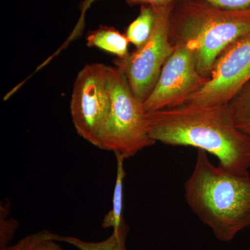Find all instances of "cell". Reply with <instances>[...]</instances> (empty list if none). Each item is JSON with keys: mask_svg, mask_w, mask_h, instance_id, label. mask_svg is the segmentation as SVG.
I'll return each mask as SVG.
<instances>
[{"mask_svg": "<svg viewBox=\"0 0 250 250\" xmlns=\"http://www.w3.org/2000/svg\"><path fill=\"white\" fill-rule=\"evenodd\" d=\"M148 115L155 142L197 148L217 157L230 172L249 174L250 137L236 127L229 104L187 103Z\"/></svg>", "mask_w": 250, "mask_h": 250, "instance_id": "obj_1", "label": "cell"}, {"mask_svg": "<svg viewBox=\"0 0 250 250\" xmlns=\"http://www.w3.org/2000/svg\"><path fill=\"white\" fill-rule=\"evenodd\" d=\"M185 199L193 213L219 241H232L250 227V177L210 162L197 150L191 175L184 184Z\"/></svg>", "mask_w": 250, "mask_h": 250, "instance_id": "obj_2", "label": "cell"}, {"mask_svg": "<svg viewBox=\"0 0 250 250\" xmlns=\"http://www.w3.org/2000/svg\"><path fill=\"white\" fill-rule=\"evenodd\" d=\"M249 34L250 8L225 9L202 0H178L170 14L171 42L188 46L197 70L206 78H210L222 52Z\"/></svg>", "mask_w": 250, "mask_h": 250, "instance_id": "obj_3", "label": "cell"}, {"mask_svg": "<svg viewBox=\"0 0 250 250\" xmlns=\"http://www.w3.org/2000/svg\"><path fill=\"white\" fill-rule=\"evenodd\" d=\"M108 88L111 109L98 147L127 159L156 143L149 134V115L118 67L108 66Z\"/></svg>", "mask_w": 250, "mask_h": 250, "instance_id": "obj_4", "label": "cell"}, {"mask_svg": "<svg viewBox=\"0 0 250 250\" xmlns=\"http://www.w3.org/2000/svg\"><path fill=\"white\" fill-rule=\"evenodd\" d=\"M174 4L152 6L155 24L147 42L125 58L113 61L115 66L126 75L132 91L143 103L152 93L163 67L174 51L170 37V17Z\"/></svg>", "mask_w": 250, "mask_h": 250, "instance_id": "obj_5", "label": "cell"}, {"mask_svg": "<svg viewBox=\"0 0 250 250\" xmlns=\"http://www.w3.org/2000/svg\"><path fill=\"white\" fill-rule=\"evenodd\" d=\"M108 65L87 64L77 74L70 101V113L77 134L98 147L111 109Z\"/></svg>", "mask_w": 250, "mask_h": 250, "instance_id": "obj_6", "label": "cell"}, {"mask_svg": "<svg viewBox=\"0 0 250 250\" xmlns=\"http://www.w3.org/2000/svg\"><path fill=\"white\" fill-rule=\"evenodd\" d=\"M172 45V55L163 67L152 93L144 102L147 113L185 104L209 80L197 70L195 56L188 46L182 43Z\"/></svg>", "mask_w": 250, "mask_h": 250, "instance_id": "obj_7", "label": "cell"}, {"mask_svg": "<svg viewBox=\"0 0 250 250\" xmlns=\"http://www.w3.org/2000/svg\"><path fill=\"white\" fill-rule=\"evenodd\" d=\"M250 81V34L228 46L219 56L209 80L187 103L228 104Z\"/></svg>", "mask_w": 250, "mask_h": 250, "instance_id": "obj_8", "label": "cell"}, {"mask_svg": "<svg viewBox=\"0 0 250 250\" xmlns=\"http://www.w3.org/2000/svg\"><path fill=\"white\" fill-rule=\"evenodd\" d=\"M87 45L97 47L123 59L129 54V41L125 34H121L113 27L101 26L90 31L86 36Z\"/></svg>", "mask_w": 250, "mask_h": 250, "instance_id": "obj_9", "label": "cell"}, {"mask_svg": "<svg viewBox=\"0 0 250 250\" xmlns=\"http://www.w3.org/2000/svg\"><path fill=\"white\" fill-rule=\"evenodd\" d=\"M129 230V227L124 220L118 228L113 229L109 237L103 241H84L75 237L60 235L59 242L68 243L79 250H127L126 241Z\"/></svg>", "mask_w": 250, "mask_h": 250, "instance_id": "obj_10", "label": "cell"}, {"mask_svg": "<svg viewBox=\"0 0 250 250\" xmlns=\"http://www.w3.org/2000/svg\"><path fill=\"white\" fill-rule=\"evenodd\" d=\"M116 159V178L113 189L111 209L104 217L102 227L104 229L118 228L123 223V184L126 172L124 167L125 158L120 154H115Z\"/></svg>", "mask_w": 250, "mask_h": 250, "instance_id": "obj_11", "label": "cell"}, {"mask_svg": "<svg viewBox=\"0 0 250 250\" xmlns=\"http://www.w3.org/2000/svg\"><path fill=\"white\" fill-rule=\"evenodd\" d=\"M155 21L154 8L150 5H141L139 16L128 26L125 33L136 49L142 47L152 35Z\"/></svg>", "mask_w": 250, "mask_h": 250, "instance_id": "obj_12", "label": "cell"}, {"mask_svg": "<svg viewBox=\"0 0 250 250\" xmlns=\"http://www.w3.org/2000/svg\"><path fill=\"white\" fill-rule=\"evenodd\" d=\"M229 104L236 127L250 137V81L235 95Z\"/></svg>", "mask_w": 250, "mask_h": 250, "instance_id": "obj_13", "label": "cell"}, {"mask_svg": "<svg viewBox=\"0 0 250 250\" xmlns=\"http://www.w3.org/2000/svg\"><path fill=\"white\" fill-rule=\"evenodd\" d=\"M97 0H83L80 5L81 16L78 24H77L76 29H82L84 24V15L86 13L87 10L89 9L91 4L94 1ZM130 6H134V5H144L147 4L150 6H161V5H166L171 4V3L176 2L178 0H125Z\"/></svg>", "mask_w": 250, "mask_h": 250, "instance_id": "obj_14", "label": "cell"}, {"mask_svg": "<svg viewBox=\"0 0 250 250\" xmlns=\"http://www.w3.org/2000/svg\"><path fill=\"white\" fill-rule=\"evenodd\" d=\"M18 227V222L13 219L7 218L5 210L1 207V218H0V249L6 248L8 243L12 239L15 231Z\"/></svg>", "mask_w": 250, "mask_h": 250, "instance_id": "obj_15", "label": "cell"}, {"mask_svg": "<svg viewBox=\"0 0 250 250\" xmlns=\"http://www.w3.org/2000/svg\"><path fill=\"white\" fill-rule=\"evenodd\" d=\"M58 236V234L50 232L47 230H43L39 232L28 235L14 246L6 247L4 249L1 250H29L30 247L38 241L44 239V238H54L56 241Z\"/></svg>", "mask_w": 250, "mask_h": 250, "instance_id": "obj_16", "label": "cell"}, {"mask_svg": "<svg viewBox=\"0 0 250 250\" xmlns=\"http://www.w3.org/2000/svg\"><path fill=\"white\" fill-rule=\"evenodd\" d=\"M225 9L238 10L250 8V0H202Z\"/></svg>", "mask_w": 250, "mask_h": 250, "instance_id": "obj_17", "label": "cell"}, {"mask_svg": "<svg viewBox=\"0 0 250 250\" xmlns=\"http://www.w3.org/2000/svg\"><path fill=\"white\" fill-rule=\"evenodd\" d=\"M54 238H44L34 243L29 250H65Z\"/></svg>", "mask_w": 250, "mask_h": 250, "instance_id": "obj_18", "label": "cell"}]
</instances>
